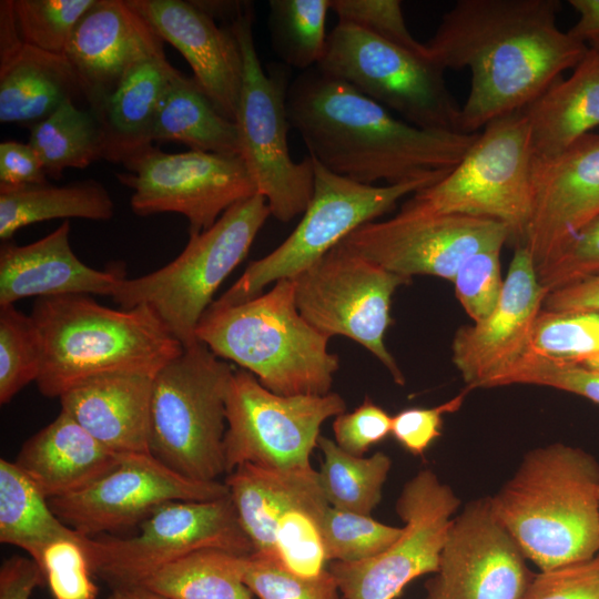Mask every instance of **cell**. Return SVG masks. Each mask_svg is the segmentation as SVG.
I'll return each mask as SVG.
<instances>
[{"instance_id": "7c38bea8", "label": "cell", "mask_w": 599, "mask_h": 599, "mask_svg": "<svg viewBox=\"0 0 599 599\" xmlns=\"http://www.w3.org/2000/svg\"><path fill=\"white\" fill-rule=\"evenodd\" d=\"M314 161V189L303 217L274 251L252 262L213 303L234 305L262 294L271 283L294 278L325 256L361 225L392 211L420 183L366 185L337 175Z\"/></svg>"}, {"instance_id": "603a6c76", "label": "cell", "mask_w": 599, "mask_h": 599, "mask_svg": "<svg viewBox=\"0 0 599 599\" xmlns=\"http://www.w3.org/2000/svg\"><path fill=\"white\" fill-rule=\"evenodd\" d=\"M153 28L162 41L173 45L187 61L193 78L216 110L235 122L243 78V60L231 29L195 1L126 0Z\"/></svg>"}, {"instance_id": "52a82bcc", "label": "cell", "mask_w": 599, "mask_h": 599, "mask_svg": "<svg viewBox=\"0 0 599 599\" xmlns=\"http://www.w3.org/2000/svg\"><path fill=\"white\" fill-rule=\"evenodd\" d=\"M232 366L200 341L153 377L150 454L194 480L225 473L226 395Z\"/></svg>"}, {"instance_id": "e575fe53", "label": "cell", "mask_w": 599, "mask_h": 599, "mask_svg": "<svg viewBox=\"0 0 599 599\" xmlns=\"http://www.w3.org/2000/svg\"><path fill=\"white\" fill-rule=\"evenodd\" d=\"M242 557L199 550L161 568L140 586L166 599H256L242 579Z\"/></svg>"}, {"instance_id": "f1b7e54d", "label": "cell", "mask_w": 599, "mask_h": 599, "mask_svg": "<svg viewBox=\"0 0 599 599\" xmlns=\"http://www.w3.org/2000/svg\"><path fill=\"white\" fill-rule=\"evenodd\" d=\"M179 72L164 52L130 69L98 116L105 135L104 160L123 164L153 145L160 103Z\"/></svg>"}, {"instance_id": "d6a6232c", "label": "cell", "mask_w": 599, "mask_h": 599, "mask_svg": "<svg viewBox=\"0 0 599 599\" xmlns=\"http://www.w3.org/2000/svg\"><path fill=\"white\" fill-rule=\"evenodd\" d=\"M77 534L14 461L0 459L1 544L19 547L34 560L50 542Z\"/></svg>"}, {"instance_id": "8992f818", "label": "cell", "mask_w": 599, "mask_h": 599, "mask_svg": "<svg viewBox=\"0 0 599 599\" xmlns=\"http://www.w3.org/2000/svg\"><path fill=\"white\" fill-rule=\"evenodd\" d=\"M271 211L260 194L243 200L213 226L190 235L184 250L165 266L124 278L112 294L120 308L150 307L184 348L196 344V328L213 296L246 257Z\"/></svg>"}, {"instance_id": "7a4b0ae2", "label": "cell", "mask_w": 599, "mask_h": 599, "mask_svg": "<svg viewBox=\"0 0 599 599\" xmlns=\"http://www.w3.org/2000/svg\"><path fill=\"white\" fill-rule=\"evenodd\" d=\"M287 116L309 156L331 172L374 185L430 186L459 164L479 132L423 129L317 67L287 90Z\"/></svg>"}, {"instance_id": "ab89813d", "label": "cell", "mask_w": 599, "mask_h": 599, "mask_svg": "<svg viewBox=\"0 0 599 599\" xmlns=\"http://www.w3.org/2000/svg\"><path fill=\"white\" fill-rule=\"evenodd\" d=\"M327 500L298 505L280 518L275 529V562L304 578L325 571L327 555L321 521Z\"/></svg>"}, {"instance_id": "4fadbf2b", "label": "cell", "mask_w": 599, "mask_h": 599, "mask_svg": "<svg viewBox=\"0 0 599 599\" xmlns=\"http://www.w3.org/2000/svg\"><path fill=\"white\" fill-rule=\"evenodd\" d=\"M225 473L243 464L276 469L311 467L322 424L346 409L344 398L282 396L245 369L233 372L226 395Z\"/></svg>"}, {"instance_id": "ffe728a7", "label": "cell", "mask_w": 599, "mask_h": 599, "mask_svg": "<svg viewBox=\"0 0 599 599\" xmlns=\"http://www.w3.org/2000/svg\"><path fill=\"white\" fill-rule=\"evenodd\" d=\"M547 294L529 251L517 245L494 312L480 322L459 327L453 338L451 361L466 387L493 388L529 352Z\"/></svg>"}, {"instance_id": "f546056e", "label": "cell", "mask_w": 599, "mask_h": 599, "mask_svg": "<svg viewBox=\"0 0 599 599\" xmlns=\"http://www.w3.org/2000/svg\"><path fill=\"white\" fill-rule=\"evenodd\" d=\"M83 98L67 58L23 44L0 60V122L33 126L62 103Z\"/></svg>"}, {"instance_id": "60d3db41", "label": "cell", "mask_w": 599, "mask_h": 599, "mask_svg": "<svg viewBox=\"0 0 599 599\" xmlns=\"http://www.w3.org/2000/svg\"><path fill=\"white\" fill-rule=\"evenodd\" d=\"M322 534L329 562H354L372 558L402 534L394 527L361 515L328 506L323 514Z\"/></svg>"}, {"instance_id": "2e32d148", "label": "cell", "mask_w": 599, "mask_h": 599, "mask_svg": "<svg viewBox=\"0 0 599 599\" xmlns=\"http://www.w3.org/2000/svg\"><path fill=\"white\" fill-rule=\"evenodd\" d=\"M460 500L430 469H423L403 487L396 512L400 536L378 555L359 561H332L344 599H395L414 579L435 573Z\"/></svg>"}, {"instance_id": "b9f144b4", "label": "cell", "mask_w": 599, "mask_h": 599, "mask_svg": "<svg viewBox=\"0 0 599 599\" xmlns=\"http://www.w3.org/2000/svg\"><path fill=\"white\" fill-rule=\"evenodd\" d=\"M95 0H12L22 41L40 50L63 54L82 16Z\"/></svg>"}, {"instance_id": "f35d334b", "label": "cell", "mask_w": 599, "mask_h": 599, "mask_svg": "<svg viewBox=\"0 0 599 599\" xmlns=\"http://www.w3.org/2000/svg\"><path fill=\"white\" fill-rule=\"evenodd\" d=\"M43 362L40 332L14 305L0 306V403L8 404L23 387L37 382Z\"/></svg>"}, {"instance_id": "1f68e13d", "label": "cell", "mask_w": 599, "mask_h": 599, "mask_svg": "<svg viewBox=\"0 0 599 599\" xmlns=\"http://www.w3.org/2000/svg\"><path fill=\"white\" fill-rule=\"evenodd\" d=\"M153 142H179L190 150L238 154L235 122L223 116L193 77L179 72L156 113Z\"/></svg>"}, {"instance_id": "91938a15", "label": "cell", "mask_w": 599, "mask_h": 599, "mask_svg": "<svg viewBox=\"0 0 599 599\" xmlns=\"http://www.w3.org/2000/svg\"><path fill=\"white\" fill-rule=\"evenodd\" d=\"M589 48L599 52V35H596L587 41Z\"/></svg>"}, {"instance_id": "db71d44e", "label": "cell", "mask_w": 599, "mask_h": 599, "mask_svg": "<svg viewBox=\"0 0 599 599\" xmlns=\"http://www.w3.org/2000/svg\"><path fill=\"white\" fill-rule=\"evenodd\" d=\"M44 585L41 569L30 557L13 555L0 567V599H30Z\"/></svg>"}, {"instance_id": "680465c9", "label": "cell", "mask_w": 599, "mask_h": 599, "mask_svg": "<svg viewBox=\"0 0 599 599\" xmlns=\"http://www.w3.org/2000/svg\"><path fill=\"white\" fill-rule=\"evenodd\" d=\"M106 599H166L144 587H123L111 589Z\"/></svg>"}, {"instance_id": "d590c367", "label": "cell", "mask_w": 599, "mask_h": 599, "mask_svg": "<svg viewBox=\"0 0 599 599\" xmlns=\"http://www.w3.org/2000/svg\"><path fill=\"white\" fill-rule=\"evenodd\" d=\"M317 446L323 455L318 475L327 502L337 509L370 516L382 499L392 467L389 456L383 451L370 457L354 456L324 436H319Z\"/></svg>"}, {"instance_id": "681fc988", "label": "cell", "mask_w": 599, "mask_h": 599, "mask_svg": "<svg viewBox=\"0 0 599 599\" xmlns=\"http://www.w3.org/2000/svg\"><path fill=\"white\" fill-rule=\"evenodd\" d=\"M522 599H599V554L586 560L540 570Z\"/></svg>"}, {"instance_id": "11a10c76", "label": "cell", "mask_w": 599, "mask_h": 599, "mask_svg": "<svg viewBox=\"0 0 599 599\" xmlns=\"http://www.w3.org/2000/svg\"><path fill=\"white\" fill-rule=\"evenodd\" d=\"M542 308L555 312H599V274L583 277L548 292Z\"/></svg>"}, {"instance_id": "cb8c5ba5", "label": "cell", "mask_w": 599, "mask_h": 599, "mask_svg": "<svg viewBox=\"0 0 599 599\" xmlns=\"http://www.w3.org/2000/svg\"><path fill=\"white\" fill-rule=\"evenodd\" d=\"M125 278L124 270L90 267L70 245L69 220L27 245L3 242L0 247V306L38 296L110 295Z\"/></svg>"}, {"instance_id": "e0dca14e", "label": "cell", "mask_w": 599, "mask_h": 599, "mask_svg": "<svg viewBox=\"0 0 599 599\" xmlns=\"http://www.w3.org/2000/svg\"><path fill=\"white\" fill-rule=\"evenodd\" d=\"M511 242L502 223L459 214H430L402 206L392 219L368 222L343 242L363 258L398 275H430L453 282L471 255Z\"/></svg>"}, {"instance_id": "5b68a950", "label": "cell", "mask_w": 599, "mask_h": 599, "mask_svg": "<svg viewBox=\"0 0 599 599\" xmlns=\"http://www.w3.org/2000/svg\"><path fill=\"white\" fill-rule=\"evenodd\" d=\"M196 337L282 396L328 394L339 367L338 356L327 348L329 338L300 314L291 278L238 304L212 303Z\"/></svg>"}, {"instance_id": "5bb4252c", "label": "cell", "mask_w": 599, "mask_h": 599, "mask_svg": "<svg viewBox=\"0 0 599 599\" xmlns=\"http://www.w3.org/2000/svg\"><path fill=\"white\" fill-rule=\"evenodd\" d=\"M292 280L297 309L314 328L328 338L341 335L363 345L396 384H405L384 336L392 324L393 294L412 278L392 273L339 243Z\"/></svg>"}, {"instance_id": "7bdbcfd3", "label": "cell", "mask_w": 599, "mask_h": 599, "mask_svg": "<svg viewBox=\"0 0 599 599\" xmlns=\"http://www.w3.org/2000/svg\"><path fill=\"white\" fill-rule=\"evenodd\" d=\"M242 579L256 599H342L328 568L314 578L296 576L257 555L241 559Z\"/></svg>"}, {"instance_id": "d6986e66", "label": "cell", "mask_w": 599, "mask_h": 599, "mask_svg": "<svg viewBox=\"0 0 599 599\" xmlns=\"http://www.w3.org/2000/svg\"><path fill=\"white\" fill-rule=\"evenodd\" d=\"M495 517L489 497L464 506L448 529L428 599H522L535 573Z\"/></svg>"}, {"instance_id": "6da1fadb", "label": "cell", "mask_w": 599, "mask_h": 599, "mask_svg": "<svg viewBox=\"0 0 599 599\" xmlns=\"http://www.w3.org/2000/svg\"><path fill=\"white\" fill-rule=\"evenodd\" d=\"M557 0H458L426 43L445 71L468 68L458 130L476 133L524 110L586 55V42L556 23Z\"/></svg>"}, {"instance_id": "4dcf8cb0", "label": "cell", "mask_w": 599, "mask_h": 599, "mask_svg": "<svg viewBox=\"0 0 599 599\" xmlns=\"http://www.w3.org/2000/svg\"><path fill=\"white\" fill-rule=\"evenodd\" d=\"M113 214L112 197L95 180L75 181L62 186L48 182L0 185V238L3 242L20 229L38 222L55 219L108 221Z\"/></svg>"}, {"instance_id": "816d5d0a", "label": "cell", "mask_w": 599, "mask_h": 599, "mask_svg": "<svg viewBox=\"0 0 599 599\" xmlns=\"http://www.w3.org/2000/svg\"><path fill=\"white\" fill-rule=\"evenodd\" d=\"M335 443L346 453L363 457L392 432V416L369 397L351 413L337 415L333 423Z\"/></svg>"}, {"instance_id": "277c9868", "label": "cell", "mask_w": 599, "mask_h": 599, "mask_svg": "<svg viewBox=\"0 0 599 599\" xmlns=\"http://www.w3.org/2000/svg\"><path fill=\"white\" fill-rule=\"evenodd\" d=\"M43 346L39 392L60 397L109 373L155 376L184 347L148 306L113 309L89 295L39 297L31 312Z\"/></svg>"}, {"instance_id": "8d00e7d4", "label": "cell", "mask_w": 599, "mask_h": 599, "mask_svg": "<svg viewBox=\"0 0 599 599\" xmlns=\"http://www.w3.org/2000/svg\"><path fill=\"white\" fill-rule=\"evenodd\" d=\"M268 30L274 52L290 68L317 67L326 51L331 0H271Z\"/></svg>"}, {"instance_id": "f6af8a7d", "label": "cell", "mask_w": 599, "mask_h": 599, "mask_svg": "<svg viewBox=\"0 0 599 599\" xmlns=\"http://www.w3.org/2000/svg\"><path fill=\"white\" fill-rule=\"evenodd\" d=\"M517 384L551 387L599 405V369L554 362L530 349L495 382L494 387Z\"/></svg>"}, {"instance_id": "9c48e42d", "label": "cell", "mask_w": 599, "mask_h": 599, "mask_svg": "<svg viewBox=\"0 0 599 599\" xmlns=\"http://www.w3.org/2000/svg\"><path fill=\"white\" fill-rule=\"evenodd\" d=\"M243 60V78L235 124L240 156L271 214L288 222L304 213L313 195L314 161H293L287 132L288 72L284 67L264 71L254 42L253 13L245 8L230 26Z\"/></svg>"}, {"instance_id": "ac0fdd59", "label": "cell", "mask_w": 599, "mask_h": 599, "mask_svg": "<svg viewBox=\"0 0 599 599\" xmlns=\"http://www.w3.org/2000/svg\"><path fill=\"white\" fill-rule=\"evenodd\" d=\"M229 496L219 480L186 478L151 454H126L108 474L88 487L49 499L58 518L85 537L142 522L171 501L213 500Z\"/></svg>"}, {"instance_id": "3957f363", "label": "cell", "mask_w": 599, "mask_h": 599, "mask_svg": "<svg viewBox=\"0 0 599 599\" xmlns=\"http://www.w3.org/2000/svg\"><path fill=\"white\" fill-rule=\"evenodd\" d=\"M489 500L540 570L599 554V463L581 448L552 443L529 450Z\"/></svg>"}, {"instance_id": "ba28073f", "label": "cell", "mask_w": 599, "mask_h": 599, "mask_svg": "<svg viewBox=\"0 0 599 599\" xmlns=\"http://www.w3.org/2000/svg\"><path fill=\"white\" fill-rule=\"evenodd\" d=\"M534 154L524 110L490 121L463 160L439 182L403 205L430 214H459L505 224L524 243L534 207Z\"/></svg>"}, {"instance_id": "d4e9b609", "label": "cell", "mask_w": 599, "mask_h": 599, "mask_svg": "<svg viewBox=\"0 0 599 599\" xmlns=\"http://www.w3.org/2000/svg\"><path fill=\"white\" fill-rule=\"evenodd\" d=\"M153 377L109 373L88 378L59 397L61 410L115 454H150Z\"/></svg>"}, {"instance_id": "8fae6325", "label": "cell", "mask_w": 599, "mask_h": 599, "mask_svg": "<svg viewBox=\"0 0 599 599\" xmlns=\"http://www.w3.org/2000/svg\"><path fill=\"white\" fill-rule=\"evenodd\" d=\"M83 546L93 576L111 589L140 586L161 568L199 550L254 552L230 495L164 504L140 524L136 536H84Z\"/></svg>"}, {"instance_id": "30bf717a", "label": "cell", "mask_w": 599, "mask_h": 599, "mask_svg": "<svg viewBox=\"0 0 599 599\" xmlns=\"http://www.w3.org/2000/svg\"><path fill=\"white\" fill-rule=\"evenodd\" d=\"M317 68L410 124L459 131L460 106L446 85L445 70L432 58L337 22Z\"/></svg>"}, {"instance_id": "9f6ffc18", "label": "cell", "mask_w": 599, "mask_h": 599, "mask_svg": "<svg viewBox=\"0 0 599 599\" xmlns=\"http://www.w3.org/2000/svg\"><path fill=\"white\" fill-rule=\"evenodd\" d=\"M569 4L579 17L568 32L586 43L599 35V0H570Z\"/></svg>"}, {"instance_id": "484cf974", "label": "cell", "mask_w": 599, "mask_h": 599, "mask_svg": "<svg viewBox=\"0 0 599 599\" xmlns=\"http://www.w3.org/2000/svg\"><path fill=\"white\" fill-rule=\"evenodd\" d=\"M122 456L61 410L23 443L14 463L49 500L88 487L111 471Z\"/></svg>"}, {"instance_id": "94428289", "label": "cell", "mask_w": 599, "mask_h": 599, "mask_svg": "<svg viewBox=\"0 0 599 599\" xmlns=\"http://www.w3.org/2000/svg\"><path fill=\"white\" fill-rule=\"evenodd\" d=\"M425 599H428L427 597Z\"/></svg>"}, {"instance_id": "74e56055", "label": "cell", "mask_w": 599, "mask_h": 599, "mask_svg": "<svg viewBox=\"0 0 599 599\" xmlns=\"http://www.w3.org/2000/svg\"><path fill=\"white\" fill-rule=\"evenodd\" d=\"M530 351L561 364L599 369V312L541 309Z\"/></svg>"}, {"instance_id": "f5cc1de1", "label": "cell", "mask_w": 599, "mask_h": 599, "mask_svg": "<svg viewBox=\"0 0 599 599\" xmlns=\"http://www.w3.org/2000/svg\"><path fill=\"white\" fill-rule=\"evenodd\" d=\"M47 173L29 143L4 141L0 144V185L21 186L47 183Z\"/></svg>"}, {"instance_id": "44dd1931", "label": "cell", "mask_w": 599, "mask_h": 599, "mask_svg": "<svg viewBox=\"0 0 599 599\" xmlns=\"http://www.w3.org/2000/svg\"><path fill=\"white\" fill-rule=\"evenodd\" d=\"M531 181L532 215L521 245L537 270L599 215V134L588 133L552 158H534Z\"/></svg>"}, {"instance_id": "6f0895ef", "label": "cell", "mask_w": 599, "mask_h": 599, "mask_svg": "<svg viewBox=\"0 0 599 599\" xmlns=\"http://www.w3.org/2000/svg\"><path fill=\"white\" fill-rule=\"evenodd\" d=\"M24 42L21 39L12 0L0 1V60H4L14 53Z\"/></svg>"}, {"instance_id": "f907efd6", "label": "cell", "mask_w": 599, "mask_h": 599, "mask_svg": "<svg viewBox=\"0 0 599 599\" xmlns=\"http://www.w3.org/2000/svg\"><path fill=\"white\" fill-rule=\"evenodd\" d=\"M466 387L451 399L430 408H406L392 416L390 435L408 453L419 456L441 435L444 416L457 412L466 395Z\"/></svg>"}, {"instance_id": "9a60e30c", "label": "cell", "mask_w": 599, "mask_h": 599, "mask_svg": "<svg viewBox=\"0 0 599 599\" xmlns=\"http://www.w3.org/2000/svg\"><path fill=\"white\" fill-rule=\"evenodd\" d=\"M118 180L133 190L130 205L140 216L179 213L189 235L204 232L234 204L257 194L243 159L189 150L167 153L151 145L123 163Z\"/></svg>"}, {"instance_id": "7dc6e473", "label": "cell", "mask_w": 599, "mask_h": 599, "mask_svg": "<svg viewBox=\"0 0 599 599\" xmlns=\"http://www.w3.org/2000/svg\"><path fill=\"white\" fill-rule=\"evenodd\" d=\"M500 251L488 250L469 256L453 281L456 297L474 323L488 317L500 300L504 281Z\"/></svg>"}, {"instance_id": "ee69618b", "label": "cell", "mask_w": 599, "mask_h": 599, "mask_svg": "<svg viewBox=\"0 0 599 599\" xmlns=\"http://www.w3.org/2000/svg\"><path fill=\"white\" fill-rule=\"evenodd\" d=\"M83 541L80 534L54 540L34 559L53 599L98 598Z\"/></svg>"}, {"instance_id": "7402d4cb", "label": "cell", "mask_w": 599, "mask_h": 599, "mask_svg": "<svg viewBox=\"0 0 599 599\" xmlns=\"http://www.w3.org/2000/svg\"><path fill=\"white\" fill-rule=\"evenodd\" d=\"M162 52L163 41L126 0H95L75 26L63 55L83 99L99 116L130 69Z\"/></svg>"}, {"instance_id": "c3c4849f", "label": "cell", "mask_w": 599, "mask_h": 599, "mask_svg": "<svg viewBox=\"0 0 599 599\" xmlns=\"http://www.w3.org/2000/svg\"><path fill=\"white\" fill-rule=\"evenodd\" d=\"M536 271L538 281L548 292L599 274V215L573 233Z\"/></svg>"}, {"instance_id": "bcb514c9", "label": "cell", "mask_w": 599, "mask_h": 599, "mask_svg": "<svg viewBox=\"0 0 599 599\" xmlns=\"http://www.w3.org/2000/svg\"><path fill=\"white\" fill-rule=\"evenodd\" d=\"M338 22L352 24L418 55L428 57L426 44L409 32L398 0H331Z\"/></svg>"}, {"instance_id": "4316f807", "label": "cell", "mask_w": 599, "mask_h": 599, "mask_svg": "<svg viewBox=\"0 0 599 599\" xmlns=\"http://www.w3.org/2000/svg\"><path fill=\"white\" fill-rule=\"evenodd\" d=\"M224 484L254 555L275 562V529L288 509L326 500L319 475L312 466L297 469L243 464L227 474Z\"/></svg>"}, {"instance_id": "836d02e7", "label": "cell", "mask_w": 599, "mask_h": 599, "mask_svg": "<svg viewBox=\"0 0 599 599\" xmlns=\"http://www.w3.org/2000/svg\"><path fill=\"white\" fill-rule=\"evenodd\" d=\"M38 154L47 175L60 179L65 169H84L103 159L105 135L99 118L74 101L62 103L47 119L31 128L28 142Z\"/></svg>"}, {"instance_id": "83f0119b", "label": "cell", "mask_w": 599, "mask_h": 599, "mask_svg": "<svg viewBox=\"0 0 599 599\" xmlns=\"http://www.w3.org/2000/svg\"><path fill=\"white\" fill-rule=\"evenodd\" d=\"M535 159L552 158L599 125V52L589 48L567 79L559 78L524 109Z\"/></svg>"}]
</instances>
